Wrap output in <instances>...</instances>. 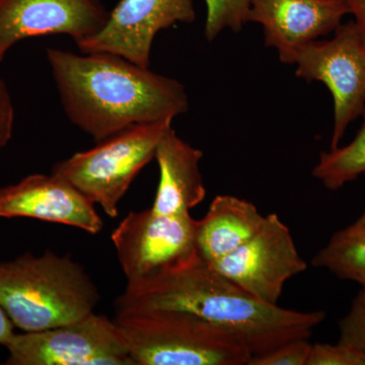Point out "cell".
Instances as JSON below:
<instances>
[{"label":"cell","mask_w":365,"mask_h":365,"mask_svg":"<svg viewBox=\"0 0 365 365\" xmlns=\"http://www.w3.org/2000/svg\"><path fill=\"white\" fill-rule=\"evenodd\" d=\"M126 311L182 312L193 314L244 346L252 356L295 339H309L326 319L324 311L299 312L255 299L201 259L125 288L115 302Z\"/></svg>","instance_id":"obj_1"},{"label":"cell","mask_w":365,"mask_h":365,"mask_svg":"<svg viewBox=\"0 0 365 365\" xmlns=\"http://www.w3.org/2000/svg\"><path fill=\"white\" fill-rule=\"evenodd\" d=\"M47 60L64 112L96 141L133 126L172 119L189 108L185 86L150 67L106 52L49 48Z\"/></svg>","instance_id":"obj_2"},{"label":"cell","mask_w":365,"mask_h":365,"mask_svg":"<svg viewBox=\"0 0 365 365\" xmlns=\"http://www.w3.org/2000/svg\"><path fill=\"white\" fill-rule=\"evenodd\" d=\"M98 300L95 283L71 256L46 251L0 262V306L24 332L85 318L95 312Z\"/></svg>","instance_id":"obj_3"},{"label":"cell","mask_w":365,"mask_h":365,"mask_svg":"<svg viewBox=\"0 0 365 365\" xmlns=\"http://www.w3.org/2000/svg\"><path fill=\"white\" fill-rule=\"evenodd\" d=\"M135 365H248L251 353L193 314L126 311L114 319Z\"/></svg>","instance_id":"obj_4"},{"label":"cell","mask_w":365,"mask_h":365,"mask_svg":"<svg viewBox=\"0 0 365 365\" xmlns=\"http://www.w3.org/2000/svg\"><path fill=\"white\" fill-rule=\"evenodd\" d=\"M172 119L133 125L98 141L91 150L79 151L57 163L52 175L74 187L106 215L115 218L118 204L151 160Z\"/></svg>","instance_id":"obj_5"},{"label":"cell","mask_w":365,"mask_h":365,"mask_svg":"<svg viewBox=\"0 0 365 365\" xmlns=\"http://www.w3.org/2000/svg\"><path fill=\"white\" fill-rule=\"evenodd\" d=\"M198 220L190 212L162 215L153 208L130 212L112 232L118 260L134 288L200 257Z\"/></svg>","instance_id":"obj_6"},{"label":"cell","mask_w":365,"mask_h":365,"mask_svg":"<svg viewBox=\"0 0 365 365\" xmlns=\"http://www.w3.org/2000/svg\"><path fill=\"white\" fill-rule=\"evenodd\" d=\"M6 365H135L114 319L93 312L47 330L14 334Z\"/></svg>","instance_id":"obj_7"},{"label":"cell","mask_w":365,"mask_h":365,"mask_svg":"<svg viewBox=\"0 0 365 365\" xmlns=\"http://www.w3.org/2000/svg\"><path fill=\"white\" fill-rule=\"evenodd\" d=\"M328 41H314L295 60V76L319 81L330 91L334 126L330 150L339 146L348 126L365 107V43L354 21L341 24Z\"/></svg>","instance_id":"obj_8"},{"label":"cell","mask_w":365,"mask_h":365,"mask_svg":"<svg viewBox=\"0 0 365 365\" xmlns=\"http://www.w3.org/2000/svg\"><path fill=\"white\" fill-rule=\"evenodd\" d=\"M208 265L255 299L272 306H277L285 283L307 268L289 228L275 213L265 216L249 242Z\"/></svg>","instance_id":"obj_9"},{"label":"cell","mask_w":365,"mask_h":365,"mask_svg":"<svg viewBox=\"0 0 365 365\" xmlns=\"http://www.w3.org/2000/svg\"><path fill=\"white\" fill-rule=\"evenodd\" d=\"M196 20L193 0H121L104 26L78 45L83 53L118 55L150 67L153 40L158 32Z\"/></svg>","instance_id":"obj_10"},{"label":"cell","mask_w":365,"mask_h":365,"mask_svg":"<svg viewBox=\"0 0 365 365\" xmlns=\"http://www.w3.org/2000/svg\"><path fill=\"white\" fill-rule=\"evenodd\" d=\"M108 16L100 0H0V62L26 38L66 35L78 45L97 34Z\"/></svg>","instance_id":"obj_11"},{"label":"cell","mask_w":365,"mask_h":365,"mask_svg":"<svg viewBox=\"0 0 365 365\" xmlns=\"http://www.w3.org/2000/svg\"><path fill=\"white\" fill-rule=\"evenodd\" d=\"M349 14L346 0H251L249 21L263 26L265 45L282 63L294 64L306 46L335 32Z\"/></svg>","instance_id":"obj_12"},{"label":"cell","mask_w":365,"mask_h":365,"mask_svg":"<svg viewBox=\"0 0 365 365\" xmlns=\"http://www.w3.org/2000/svg\"><path fill=\"white\" fill-rule=\"evenodd\" d=\"M28 217L97 235L104 227L95 204L54 175L34 174L0 189V218Z\"/></svg>","instance_id":"obj_13"},{"label":"cell","mask_w":365,"mask_h":365,"mask_svg":"<svg viewBox=\"0 0 365 365\" xmlns=\"http://www.w3.org/2000/svg\"><path fill=\"white\" fill-rule=\"evenodd\" d=\"M203 153L177 135L170 127L158 144L155 158L160 181L153 208L162 215L190 212L206 196L199 169Z\"/></svg>","instance_id":"obj_14"},{"label":"cell","mask_w":365,"mask_h":365,"mask_svg":"<svg viewBox=\"0 0 365 365\" xmlns=\"http://www.w3.org/2000/svg\"><path fill=\"white\" fill-rule=\"evenodd\" d=\"M265 216L245 199L216 196L205 217L198 220L197 247L201 259L211 264L232 254L256 235Z\"/></svg>","instance_id":"obj_15"},{"label":"cell","mask_w":365,"mask_h":365,"mask_svg":"<svg viewBox=\"0 0 365 365\" xmlns=\"http://www.w3.org/2000/svg\"><path fill=\"white\" fill-rule=\"evenodd\" d=\"M312 265L365 287V225L356 222L335 232Z\"/></svg>","instance_id":"obj_16"},{"label":"cell","mask_w":365,"mask_h":365,"mask_svg":"<svg viewBox=\"0 0 365 365\" xmlns=\"http://www.w3.org/2000/svg\"><path fill=\"white\" fill-rule=\"evenodd\" d=\"M361 116V128L351 143L322 153L314 168L313 176L331 191H337L360 175H365V107Z\"/></svg>","instance_id":"obj_17"},{"label":"cell","mask_w":365,"mask_h":365,"mask_svg":"<svg viewBox=\"0 0 365 365\" xmlns=\"http://www.w3.org/2000/svg\"><path fill=\"white\" fill-rule=\"evenodd\" d=\"M207 9L204 36L211 42L225 29L240 32L249 21L251 0H204Z\"/></svg>","instance_id":"obj_18"},{"label":"cell","mask_w":365,"mask_h":365,"mask_svg":"<svg viewBox=\"0 0 365 365\" xmlns=\"http://www.w3.org/2000/svg\"><path fill=\"white\" fill-rule=\"evenodd\" d=\"M307 365H365V353L354 346L314 343Z\"/></svg>","instance_id":"obj_19"},{"label":"cell","mask_w":365,"mask_h":365,"mask_svg":"<svg viewBox=\"0 0 365 365\" xmlns=\"http://www.w3.org/2000/svg\"><path fill=\"white\" fill-rule=\"evenodd\" d=\"M312 344L309 339H295L265 354L252 356L248 365H307Z\"/></svg>","instance_id":"obj_20"},{"label":"cell","mask_w":365,"mask_h":365,"mask_svg":"<svg viewBox=\"0 0 365 365\" xmlns=\"http://www.w3.org/2000/svg\"><path fill=\"white\" fill-rule=\"evenodd\" d=\"M339 342L359 348L365 353V287L353 299L347 314L339 322Z\"/></svg>","instance_id":"obj_21"},{"label":"cell","mask_w":365,"mask_h":365,"mask_svg":"<svg viewBox=\"0 0 365 365\" xmlns=\"http://www.w3.org/2000/svg\"><path fill=\"white\" fill-rule=\"evenodd\" d=\"M14 106L6 83L0 76V150L11 141L14 127Z\"/></svg>","instance_id":"obj_22"},{"label":"cell","mask_w":365,"mask_h":365,"mask_svg":"<svg viewBox=\"0 0 365 365\" xmlns=\"http://www.w3.org/2000/svg\"><path fill=\"white\" fill-rule=\"evenodd\" d=\"M350 14L354 16L353 21L365 43V0H346Z\"/></svg>","instance_id":"obj_23"},{"label":"cell","mask_w":365,"mask_h":365,"mask_svg":"<svg viewBox=\"0 0 365 365\" xmlns=\"http://www.w3.org/2000/svg\"><path fill=\"white\" fill-rule=\"evenodd\" d=\"M14 325L9 318L4 309L0 306V345L6 347L7 343L14 337Z\"/></svg>","instance_id":"obj_24"},{"label":"cell","mask_w":365,"mask_h":365,"mask_svg":"<svg viewBox=\"0 0 365 365\" xmlns=\"http://www.w3.org/2000/svg\"><path fill=\"white\" fill-rule=\"evenodd\" d=\"M357 222H359L360 223H364V225H365V211L364 212V215L360 216V218L359 220H357Z\"/></svg>","instance_id":"obj_25"}]
</instances>
